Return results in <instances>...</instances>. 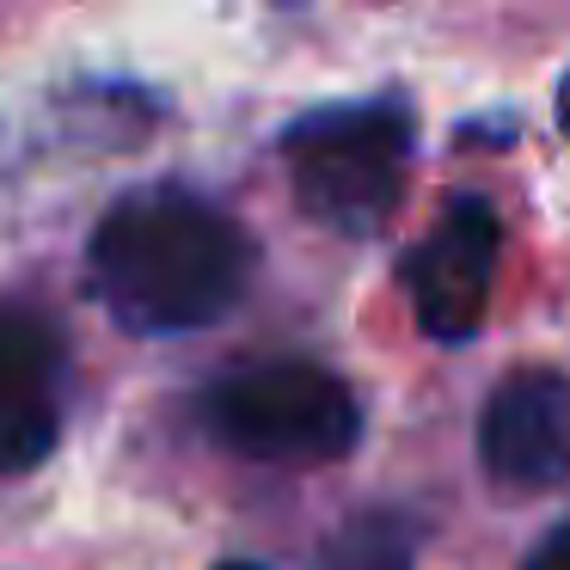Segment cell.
<instances>
[{"label": "cell", "mask_w": 570, "mask_h": 570, "mask_svg": "<svg viewBox=\"0 0 570 570\" xmlns=\"http://www.w3.org/2000/svg\"><path fill=\"white\" fill-rule=\"evenodd\" d=\"M87 271L129 332H197L246 295L252 239L215 203L154 185L111 203L92 227Z\"/></svg>", "instance_id": "6da1fadb"}, {"label": "cell", "mask_w": 570, "mask_h": 570, "mask_svg": "<svg viewBox=\"0 0 570 570\" xmlns=\"http://www.w3.org/2000/svg\"><path fill=\"white\" fill-rule=\"evenodd\" d=\"M411 111L399 99L325 105L283 136L295 203L332 234H381L405 197L411 173Z\"/></svg>", "instance_id": "7a4b0ae2"}, {"label": "cell", "mask_w": 570, "mask_h": 570, "mask_svg": "<svg viewBox=\"0 0 570 570\" xmlns=\"http://www.w3.org/2000/svg\"><path fill=\"white\" fill-rule=\"evenodd\" d=\"M203 423L222 448L264 466H325L356 448L362 405L313 362H258L203 386Z\"/></svg>", "instance_id": "3957f363"}, {"label": "cell", "mask_w": 570, "mask_h": 570, "mask_svg": "<svg viewBox=\"0 0 570 570\" xmlns=\"http://www.w3.org/2000/svg\"><path fill=\"white\" fill-rule=\"evenodd\" d=\"M497 252H503V227H497L484 197H454L442 222L411 246L405 258V288L417 325L442 344H466L491 313V283H497Z\"/></svg>", "instance_id": "277c9868"}, {"label": "cell", "mask_w": 570, "mask_h": 570, "mask_svg": "<svg viewBox=\"0 0 570 570\" xmlns=\"http://www.w3.org/2000/svg\"><path fill=\"white\" fill-rule=\"evenodd\" d=\"M479 460L503 491H552L570 479V374L521 368L497 381L479 417Z\"/></svg>", "instance_id": "5b68a950"}, {"label": "cell", "mask_w": 570, "mask_h": 570, "mask_svg": "<svg viewBox=\"0 0 570 570\" xmlns=\"http://www.w3.org/2000/svg\"><path fill=\"white\" fill-rule=\"evenodd\" d=\"M62 435V350L38 313H0V479L31 472Z\"/></svg>", "instance_id": "8992f818"}, {"label": "cell", "mask_w": 570, "mask_h": 570, "mask_svg": "<svg viewBox=\"0 0 570 570\" xmlns=\"http://www.w3.org/2000/svg\"><path fill=\"white\" fill-rule=\"evenodd\" d=\"M411 564H417V528L393 509H368V515L344 521L320 552V570H411Z\"/></svg>", "instance_id": "52a82bcc"}, {"label": "cell", "mask_w": 570, "mask_h": 570, "mask_svg": "<svg viewBox=\"0 0 570 570\" xmlns=\"http://www.w3.org/2000/svg\"><path fill=\"white\" fill-rule=\"evenodd\" d=\"M528 570H570V521H558V528L533 546Z\"/></svg>", "instance_id": "ba28073f"}, {"label": "cell", "mask_w": 570, "mask_h": 570, "mask_svg": "<svg viewBox=\"0 0 570 570\" xmlns=\"http://www.w3.org/2000/svg\"><path fill=\"white\" fill-rule=\"evenodd\" d=\"M558 124H564V136H570V75L558 80Z\"/></svg>", "instance_id": "9c48e42d"}, {"label": "cell", "mask_w": 570, "mask_h": 570, "mask_svg": "<svg viewBox=\"0 0 570 570\" xmlns=\"http://www.w3.org/2000/svg\"><path fill=\"white\" fill-rule=\"evenodd\" d=\"M222 570H258V564H222Z\"/></svg>", "instance_id": "30bf717a"}]
</instances>
